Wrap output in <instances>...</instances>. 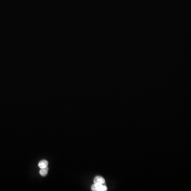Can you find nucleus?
I'll use <instances>...</instances> for the list:
<instances>
[{"label":"nucleus","mask_w":191,"mask_h":191,"mask_svg":"<svg viewBox=\"0 0 191 191\" xmlns=\"http://www.w3.org/2000/svg\"><path fill=\"white\" fill-rule=\"evenodd\" d=\"M48 168L47 167L45 168H41L39 172V173H40V175L42 176H46V175H48Z\"/></svg>","instance_id":"nucleus-4"},{"label":"nucleus","mask_w":191,"mask_h":191,"mask_svg":"<svg viewBox=\"0 0 191 191\" xmlns=\"http://www.w3.org/2000/svg\"><path fill=\"white\" fill-rule=\"evenodd\" d=\"M91 190L93 191H106L107 190V187L105 184H94L91 186Z\"/></svg>","instance_id":"nucleus-1"},{"label":"nucleus","mask_w":191,"mask_h":191,"mask_svg":"<svg viewBox=\"0 0 191 191\" xmlns=\"http://www.w3.org/2000/svg\"><path fill=\"white\" fill-rule=\"evenodd\" d=\"M48 164V161L46 160H41L38 164V166H39L40 168H45L47 167Z\"/></svg>","instance_id":"nucleus-3"},{"label":"nucleus","mask_w":191,"mask_h":191,"mask_svg":"<svg viewBox=\"0 0 191 191\" xmlns=\"http://www.w3.org/2000/svg\"><path fill=\"white\" fill-rule=\"evenodd\" d=\"M94 184H105V179L102 177L97 176L95 177L94 180Z\"/></svg>","instance_id":"nucleus-2"}]
</instances>
